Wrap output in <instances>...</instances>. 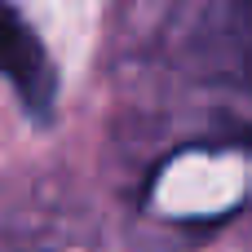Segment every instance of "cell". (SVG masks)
Returning a JSON list of instances; mask_svg holds the SVG:
<instances>
[{
  "label": "cell",
  "mask_w": 252,
  "mask_h": 252,
  "mask_svg": "<svg viewBox=\"0 0 252 252\" xmlns=\"http://www.w3.org/2000/svg\"><path fill=\"white\" fill-rule=\"evenodd\" d=\"M0 75L22 93L27 106L44 111L49 97H53V66H49V53L44 44L35 40V31L0 4Z\"/></svg>",
  "instance_id": "cell-1"
}]
</instances>
